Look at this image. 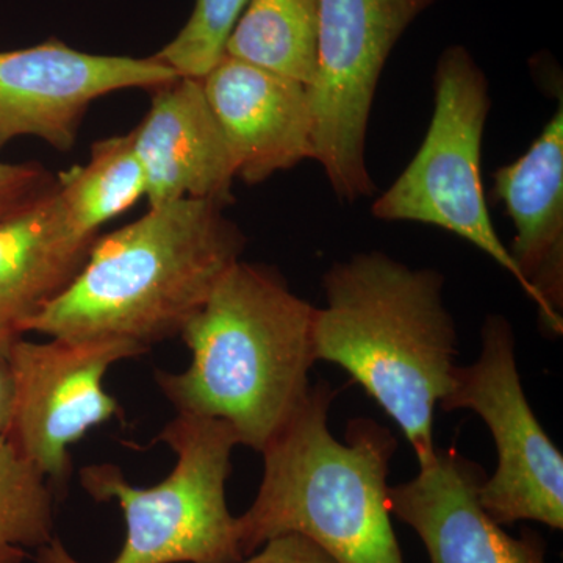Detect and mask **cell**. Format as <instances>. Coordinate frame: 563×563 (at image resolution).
Returning a JSON list of instances; mask_svg holds the SVG:
<instances>
[{"mask_svg":"<svg viewBox=\"0 0 563 563\" xmlns=\"http://www.w3.org/2000/svg\"><path fill=\"white\" fill-rule=\"evenodd\" d=\"M220 202L151 207L98 236L80 272L29 324L47 339L152 344L180 335L224 273L242 261L243 232Z\"/></svg>","mask_w":563,"mask_h":563,"instance_id":"cell-1","label":"cell"},{"mask_svg":"<svg viewBox=\"0 0 563 563\" xmlns=\"http://www.w3.org/2000/svg\"><path fill=\"white\" fill-rule=\"evenodd\" d=\"M317 309L266 266L239 261L185 324L191 361L155 380L177 413L225 422L262 453L312 390Z\"/></svg>","mask_w":563,"mask_h":563,"instance_id":"cell-2","label":"cell"},{"mask_svg":"<svg viewBox=\"0 0 563 563\" xmlns=\"http://www.w3.org/2000/svg\"><path fill=\"white\" fill-rule=\"evenodd\" d=\"M444 277L379 251L339 262L322 277L325 306L313 321L314 358L339 365L401 429L418 465L435 454L437 407L453 384L457 329Z\"/></svg>","mask_w":563,"mask_h":563,"instance_id":"cell-3","label":"cell"},{"mask_svg":"<svg viewBox=\"0 0 563 563\" xmlns=\"http://www.w3.org/2000/svg\"><path fill=\"white\" fill-rule=\"evenodd\" d=\"M335 393L313 385L299 412L263 455V477L239 518L244 558L285 533H299L336 563H406L388 507L396 439L368 418L347 426L346 442L329 429Z\"/></svg>","mask_w":563,"mask_h":563,"instance_id":"cell-4","label":"cell"},{"mask_svg":"<svg viewBox=\"0 0 563 563\" xmlns=\"http://www.w3.org/2000/svg\"><path fill=\"white\" fill-rule=\"evenodd\" d=\"M158 442L176 455L173 472L152 487L129 483L120 466L95 463L80 472L84 490L98 503H118L125 540L110 563H240L239 518L225 499L235 433L225 422L177 413ZM36 563H81L57 537L36 551Z\"/></svg>","mask_w":563,"mask_h":563,"instance_id":"cell-5","label":"cell"},{"mask_svg":"<svg viewBox=\"0 0 563 563\" xmlns=\"http://www.w3.org/2000/svg\"><path fill=\"white\" fill-rule=\"evenodd\" d=\"M433 114L426 139L395 184L373 203L383 221L435 225L485 252L520 284L484 195L483 141L488 81L463 46L443 51L433 74Z\"/></svg>","mask_w":563,"mask_h":563,"instance_id":"cell-6","label":"cell"},{"mask_svg":"<svg viewBox=\"0 0 563 563\" xmlns=\"http://www.w3.org/2000/svg\"><path fill=\"white\" fill-rule=\"evenodd\" d=\"M439 0H320L317 70L309 90L313 154L332 190L355 202L376 191L366 133L388 55Z\"/></svg>","mask_w":563,"mask_h":563,"instance_id":"cell-7","label":"cell"},{"mask_svg":"<svg viewBox=\"0 0 563 563\" xmlns=\"http://www.w3.org/2000/svg\"><path fill=\"white\" fill-rule=\"evenodd\" d=\"M481 336L479 357L455 366L440 409L472 410L492 433L498 465L477 492L485 512L501 526L536 521L562 531L563 455L526 398L512 325L501 314H490Z\"/></svg>","mask_w":563,"mask_h":563,"instance_id":"cell-8","label":"cell"},{"mask_svg":"<svg viewBox=\"0 0 563 563\" xmlns=\"http://www.w3.org/2000/svg\"><path fill=\"white\" fill-rule=\"evenodd\" d=\"M144 352L118 340L21 339L11 346L7 362L13 399L3 437L51 487L68 481L70 446L121 415L120 402L103 387L111 366Z\"/></svg>","mask_w":563,"mask_h":563,"instance_id":"cell-9","label":"cell"},{"mask_svg":"<svg viewBox=\"0 0 563 563\" xmlns=\"http://www.w3.org/2000/svg\"><path fill=\"white\" fill-rule=\"evenodd\" d=\"M177 77L155 57L87 54L57 40L0 52V151L35 136L68 152L92 102L131 88L155 90Z\"/></svg>","mask_w":563,"mask_h":563,"instance_id":"cell-10","label":"cell"},{"mask_svg":"<svg viewBox=\"0 0 563 563\" xmlns=\"http://www.w3.org/2000/svg\"><path fill=\"white\" fill-rule=\"evenodd\" d=\"M485 472L455 450H439L417 476L388 487L393 517L420 537L431 563H551L537 532L514 537L479 503Z\"/></svg>","mask_w":563,"mask_h":563,"instance_id":"cell-11","label":"cell"},{"mask_svg":"<svg viewBox=\"0 0 563 563\" xmlns=\"http://www.w3.org/2000/svg\"><path fill=\"white\" fill-rule=\"evenodd\" d=\"M236 177L262 184L313 154L309 90L301 81L222 55L202 77Z\"/></svg>","mask_w":563,"mask_h":563,"instance_id":"cell-12","label":"cell"},{"mask_svg":"<svg viewBox=\"0 0 563 563\" xmlns=\"http://www.w3.org/2000/svg\"><path fill=\"white\" fill-rule=\"evenodd\" d=\"M152 91L151 109L133 129L150 209L185 198L228 207L235 163L202 79L177 77Z\"/></svg>","mask_w":563,"mask_h":563,"instance_id":"cell-13","label":"cell"},{"mask_svg":"<svg viewBox=\"0 0 563 563\" xmlns=\"http://www.w3.org/2000/svg\"><path fill=\"white\" fill-rule=\"evenodd\" d=\"M493 198L514 222L510 255L550 335L563 332V103L517 161L493 173Z\"/></svg>","mask_w":563,"mask_h":563,"instance_id":"cell-14","label":"cell"},{"mask_svg":"<svg viewBox=\"0 0 563 563\" xmlns=\"http://www.w3.org/2000/svg\"><path fill=\"white\" fill-rule=\"evenodd\" d=\"M98 236L70 225L58 187L0 221V355L7 357L33 318L68 287Z\"/></svg>","mask_w":563,"mask_h":563,"instance_id":"cell-15","label":"cell"},{"mask_svg":"<svg viewBox=\"0 0 563 563\" xmlns=\"http://www.w3.org/2000/svg\"><path fill=\"white\" fill-rule=\"evenodd\" d=\"M320 0H251L224 55L309 87L317 70Z\"/></svg>","mask_w":563,"mask_h":563,"instance_id":"cell-16","label":"cell"},{"mask_svg":"<svg viewBox=\"0 0 563 563\" xmlns=\"http://www.w3.org/2000/svg\"><path fill=\"white\" fill-rule=\"evenodd\" d=\"M58 196L70 225L88 236H98L101 225L146 198L133 131L95 143L87 165L58 177Z\"/></svg>","mask_w":563,"mask_h":563,"instance_id":"cell-17","label":"cell"},{"mask_svg":"<svg viewBox=\"0 0 563 563\" xmlns=\"http://www.w3.org/2000/svg\"><path fill=\"white\" fill-rule=\"evenodd\" d=\"M54 537V488L0 435V563H25Z\"/></svg>","mask_w":563,"mask_h":563,"instance_id":"cell-18","label":"cell"},{"mask_svg":"<svg viewBox=\"0 0 563 563\" xmlns=\"http://www.w3.org/2000/svg\"><path fill=\"white\" fill-rule=\"evenodd\" d=\"M251 0H196L190 20L154 55L180 77L202 79L224 55L225 43Z\"/></svg>","mask_w":563,"mask_h":563,"instance_id":"cell-19","label":"cell"},{"mask_svg":"<svg viewBox=\"0 0 563 563\" xmlns=\"http://www.w3.org/2000/svg\"><path fill=\"white\" fill-rule=\"evenodd\" d=\"M57 187V177L40 163L0 161V221L41 201Z\"/></svg>","mask_w":563,"mask_h":563,"instance_id":"cell-20","label":"cell"},{"mask_svg":"<svg viewBox=\"0 0 563 563\" xmlns=\"http://www.w3.org/2000/svg\"><path fill=\"white\" fill-rule=\"evenodd\" d=\"M258 553L240 563H336L309 539L299 533H285L268 540Z\"/></svg>","mask_w":563,"mask_h":563,"instance_id":"cell-21","label":"cell"},{"mask_svg":"<svg viewBox=\"0 0 563 563\" xmlns=\"http://www.w3.org/2000/svg\"><path fill=\"white\" fill-rule=\"evenodd\" d=\"M11 399H13V387H11L10 366L7 357L0 355V435L5 433L9 426Z\"/></svg>","mask_w":563,"mask_h":563,"instance_id":"cell-22","label":"cell"}]
</instances>
